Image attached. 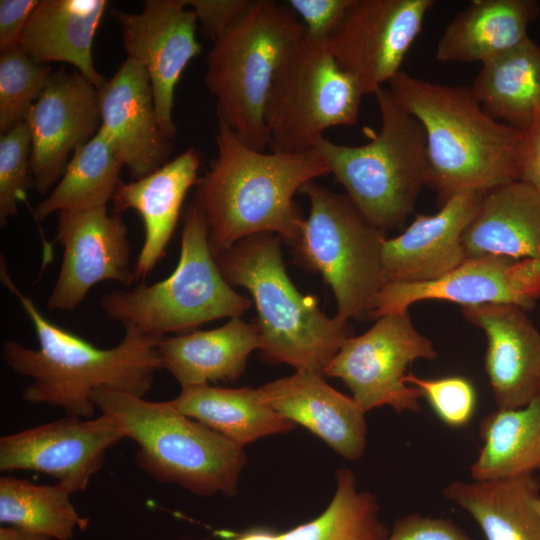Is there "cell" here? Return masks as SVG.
Returning <instances> with one entry per match:
<instances>
[{"mask_svg":"<svg viewBox=\"0 0 540 540\" xmlns=\"http://www.w3.org/2000/svg\"><path fill=\"white\" fill-rule=\"evenodd\" d=\"M462 242L467 258L501 255L540 261V192L520 180L485 192Z\"/></svg>","mask_w":540,"mask_h":540,"instance_id":"603a6c76","label":"cell"},{"mask_svg":"<svg viewBox=\"0 0 540 540\" xmlns=\"http://www.w3.org/2000/svg\"><path fill=\"white\" fill-rule=\"evenodd\" d=\"M374 95L381 126L369 143L347 146L324 137L315 149L355 207L385 231L403 226L427 185V147L421 123L388 88Z\"/></svg>","mask_w":540,"mask_h":540,"instance_id":"52a82bcc","label":"cell"},{"mask_svg":"<svg viewBox=\"0 0 540 540\" xmlns=\"http://www.w3.org/2000/svg\"><path fill=\"white\" fill-rule=\"evenodd\" d=\"M0 280L18 299L39 341V349L12 340L2 347L7 366L31 379L23 390L24 400L61 408L67 416L91 419L96 410L91 393L96 388L104 386L138 397L150 391L155 373L163 368L158 351L161 337L126 328L117 346L95 347L49 321L14 284L3 255Z\"/></svg>","mask_w":540,"mask_h":540,"instance_id":"6da1fadb","label":"cell"},{"mask_svg":"<svg viewBox=\"0 0 540 540\" xmlns=\"http://www.w3.org/2000/svg\"><path fill=\"white\" fill-rule=\"evenodd\" d=\"M63 485H37L12 476L0 478V522L52 539L69 540L85 527Z\"/></svg>","mask_w":540,"mask_h":540,"instance_id":"1f68e13d","label":"cell"},{"mask_svg":"<svg viewBox=\"0 0 540 540\" xmlns=\"http://www.w3.org/2000/svg\"><path fill=\"white\" fill-rule=\"evenodd\" d=\"M436 357L432 341L415 328L408 311L390 313L347 339L323 375L341 379L366 412L389 406L397 413H416L423 396L405 382L407 368L416 360Z\"/></svg>","mask_w":540,"mask_h":540,"instance_id":"8fae6325","label":"cell"},{"mask_svg":"<svg viewBox=\"0 0 540 540\" xmlns=\"http://www.w3.org/2000/svg\"><path fill=\"white\" fill-rule=\"evenodd\" d=\"M123 163L105 136L98 133L79 147L51 193L33 209L41 221L55 212H80L104 207L122 182Z\"/></svg>","mask_w":540,"mask_h":540,"instance_id":"4dcf8cb0","label":"cell"},{"mask_svg":"<svg viewBox=\"0 0 540 540\" xmlns=\"http://www.w3.org/2000/svg\"><path fill=\"white\" fill-rule=\"evenodd\" d=\"M540 297V261L484 255L466 260L443 277L426 282H388L375 297L369 316L408 311L413 303L443 300L462 307L510 304L525 311Z\"/></svg>","mask_w":540,"mask_h":540,"instance_id":"4fadbf2b","label":"cell"},{"mask_svg":"<svg viewBox=\"0 0 540 540\" xmlns=\"http://www.w3.org/2000/svg\"><path fill=\"white\" fill-rule=\"evenodd\" d=\"M405 382L421 391L437 417L447 426L462 428L472 420L477 396L473 384L465 377L429 379L407 373Z\"/></svg>","mask_w":540,"mask_h":540,"instance_id":"d590c367","label":"cell"},{"mask_svg":"<svg viewBox=\"0 0 540 540\" xmlns=\"http://www.w3.org/2000/svg\"><path fill=\"white\" fill-rule=\"evenodd\" d=\"M299 192L308 198L310 211L294 245L297 260L319 272L331 287L337 317L348 321L369 314L387 283L382 267L384 231L370 223L347 195L315 180Z\"/></svg>","mask_w":540,"mask_h":540,"instance_id":"9c48e42d","label":"cell"},{"mask_svg":"<svg viewBox=\"0 0 540 540\" xmlns=\"http://www.w3.org/2000/svg\"><path fill=\"white\" fill-rule=\"evenodd\" d=\"M363 96L328 42L304 32L284 55L271 83L265 106L269 147L283 153L315 150L328 128L357 122Z\"/></svg>","mask_w":540,"mask_h":540,"instance_id":"30bf717a","label":"cell"},{"mask_svg":"<svg viewBox=\"0 0 540 540\" xmlns=\"http://www.w3.org/2000/svg\"><path fill=\"white\" fill-rule=\"evenodd\" d=\"M470 88L489 115L524 130L540 110V46L529 38L485 61Z\"/></svg>","mask_w":540,"mask_h":540,"instance_id":"f1b7e54d","label":"cell"},{"mask_svg":"<svg viewBox=\"0 0 540 540\" xmlns=\"http://www.w3.org/2000/svg\"><path fill=\"white\" fill-rule=\"evenodd\" d=\"M484 192L454 195L432 215L418 214L400 235L385 239L382 267L386 282L439 279L466 260L463 234L476 216Z\"/></svg>","mask_w":540,"mask_h":540,"instance_id":"d6986e66","label":"cell"},{"mask_svg":"<svg viewBox=\"0 0 540 540\" xmlns=\"http://www.w3.org/2000/svg\"><path fill=\"white\" fill-rule=\"evenodd\" d=\"M433 5V0H353L328 48L363 94H374L401 71Z\"/></svg>","mask_w":540,"mask_h":540,"instance_id":"7c38bea8","label":"cell"},{"mask_svg":"<svg viewBox=\"0 0 540 540\" xmlns=\"http://www.w3.org/2000/svg\"><path fill=\"white\" fill-rule=\"evenodd\" d=\"M280 416L297 423L349 461L360 459L367 444L366 411L333 387L323 375L295 370L259 388Z\"/></svg>","mask_w":540,"mask_h":540,"instance_id":"44dd1931","label":"cell"},{"mask_svg":"<svg viewBox=\"0 0 540 540\" xmlns=\"http://www.w3.org/2000/svg\"><path fill=\"white\" fill-rule=\"evenodd\" d=\"M124 437L117 421L66 416L0 439V470H32L54 477L71 493L86 489L106 451Z\"/></svg>","mask_w":540,"mask_h":540,"instance_id":"9a60e30c","label":"cell"},{"mask_svg":"<svg viewBox=\"0 0 540 540\" xmlns=\"http://www.w3.org/2000/svg\"><path fill=\"white\" fill-rule=\"evenodd\" d=\"M251 301L222 275L210 247L207 219L192 201L184 211L180 257L173 273L152 285L107 293L100 307L125 329L163 337L216 319L241 317Z\"/></svg>","mask_w":540,"mask_h":540,"instance_id":"ba28073f","label":"cell"},{"mask_svg":"<svg viewBox=\"0 0 540 540\" xmlns=\"http://www.w3.org/2000/svg\"><path fill=\"white\" fill-rule=\"evenodd\" d=\"M25 122L31 133L33 188L46 195L64 174L73 153L100 129L98 89L78 71L53 72Z\"/></svg>","mask_w":540,"mask_h":540,"instance_id":"2e32d148","label":"cell"},{"mask_svg":"<svg viewBox=\"0 0 540 540\" xmlns=\"http://www.w3.org/2000/svg\"><path fill=\"white\" fill-rule=\"evenodd\" d=\"M199 167V153L188 148L153 173L121 182L116 189L113 213L134 209L144 224V242L133 269L134 280L146 277L164 257L186 194L198 180Z\"/></svg>","mask_w":540,"mask_h":540,"instance_id":"7402d4cb","label":"cell"},{"mask_svg":"<svg viewBox=\"0 0 540 540\" xmlns=\"http://www.w3.org/2000/svg\"><path fill=\"white\" fill-rule=\"evenodd\" d=\"M280 534L267 530H253L239 535L234 540H280Z\"/></svg>","mask_w":540,"mask_h":540,"instance_id":"7bdbcfd3","label":"cell"},{"mask_svg":"<svg viewBox=\"0 0 540 540\" xmlns=\"http://www.w3.org/2000/svg\"><path fill=\"white\" fill-rule=\"evenodd\" d=\"M259 346L257 324L233 317L219 328L163 336L158 351L163 368L184 387L237 380Z\"/></svg>","mask_w":540,"mask_h":540,"instance_id":"d4e9b609","label":"cell"},{"mask_svg":"<svg viewBox=\"0 0 540 540\" xmlns=\"http://www.w3.org/2000/svg\"><path fill=\"white\" fill-rule=\"evenodd\" d=\"M31 133L25 121L0 137V223L14 217L26 193L33 188L30 167Z\"/></svg>","mask_w":540,"mask_h":540,"instance_id":"e575fe53","label":"cell"},{"mask_svg":"<svg viewBox=\"0 0 540 540\" xmlns=\"http://www.w3.org/2000/svg\"><path fill=\"white\" fill-rule=\"evenodd\" d=\"M91 400L138 444L136 463L155 480L198 496L238 493L244 447L181 414L170 400L148 401L104 386L93 390Z\"/></svg>","mask_w":540,"mask_h":540,"instance_id":"5b68a950","label":"cell"},{"mask_svg":"<svg viewBox=\"0 0 540 540\" xmlns=\"http://www.w3.org/2000/svg\"><path fill=\"white\" fill-rule=\"evenodd\" d=\"M52 538L16 526H2L0 540H51Z\"/></svg>","mask_w":540,"mask_h":540,"instance_id":"b9f144b4","label":"cell"},{"mask_svg":"<svg viewBox=\"0 0 540 540\" xmlns=\"http://www.w3.org/2000/svg\"><path fill=\"white\" fill-rule=\"evenodd\" d=\"M534 506L540 515V495L534 500Z\"/></svg>","mask_w":540,"mask_h":540,"instance_id":"ee69618b","label":"cell"},{"mask_svg":"<svg viewBox=\"0 0 540 540\" xmlns=\"http://www.w3.org/2000/svg\"><path fill=\"white\" fill-rule=\"evenodd\" d=\"M336 491L313 520L280 534V540H385L389 530L379 517L376 497L356 489L352 470L336 471Z\"/></svg>","mask_w":540,"mask_h":540,"instance_id":"d6a6232c","label":"cell"},{"mask_svg":"<svg viewBox=\"0 0 540 540\" xmlns=\"http://www.w3.org/2000/svg\"><path fill=\"white\" fill-rule=\"evenodd\" d=\"M483 442L470 468L474 481L540 472V395L515 409H496L479 425Z\"/></svg>","mask_w":540,"mask_h":540,"instance_id":"f546056e","label":"cell"},{"mask_svg":"<svg viewBox=\"0 0 540 540\" xmlns=\"http://www.w3.org/2000/svg\"><path fill=\"white\" fill-rule=\"evenodd\" d=\"M442 494L474 519L486 540H540V515L534 506L540 483L535 474L454 481Z\"/></svg>","mask_w":540,"mask_h":540,"instance_id":"4316f807","label":"cell"},{"mask_svg":"<svg viewBox=\"0 0 540 540\" xmlns=\"http://www.w3.org/2000/svg\"><path fill=\"white\" fill-rule=\"evenodd\" d=\"M385 540H477L453 520L410 513L395 520Z\"/></svg>","mask_w":540,"mask_h":540,"instance_id":"74e56055","label":"cell"},{"mask_svg":"<svg viewBox=\"0 0 540 540\" xmlns=\"http://www.w3.org/2000/svg\"><path fill=\"white\" fill-rule=\"evenodd\" d=\"M487 340L485 371L497 409H515L540 395V332L526 311L510 304L462 307Z\"/></svg>","mask_w":540,"mask_h":540,"instance_id":"ffe728a7","label":"cell"},{"mask_svg":"<svg viewBox=\"0 0 540 540\" xmlns=\"http://www.w3.org/2000/svg\"><path fill=\"white\" fill-rule=\"evenodd\" d=\"M216 144L217 155L197 180L194 197L207 219L213 254L260 233L294 246L305 220L294 196L330 173L320 153L254 150L220 122Z\"/></svg>","mask_w":540,"mask_h":540,"instance_id":"7a4b0ae2","label":"cell"},{"mask_svg":"<svg viewBox=\"0 0 540 540\" xmlns=\"http://www.w3.org/2000/svg\"><path fill=\"white\" fill-rule=\"evenodd\" d=\"M127 233L121 215H109L107 206L58 213L57 239L64 253L47 308L72 311L104 280L133 283Z\"/></svg>","mask_w":540,"mask_h":540,"instance_id":"e0dca14e","label":"cell"},{"mask_svg":"<svg viewBox=\"0 0 540 540\" xmlns=\"http://www.w3.org/2000/svg\"><path fill=\"white\" fill-rule=\"evenodd\" d=\"M99 131L128 169L132 180L141 179L163 165L173 152L162 132L146 69L127 58L112 78L98 89Z\"/></svg>","mask_w":540,"mask_h":540,"instance_id":"ac0fdd59","label":"cell"},{"mask_svg":"<svg viewBox=\"0 0 540 540\" xmlns=\"http://www.w3.org/2000/svg\"><path fill=\"white\" fill-rule=\"evenodd\" d=\"M170 401L181 414L241 447L295 428L294 423L273 410L259 388H222L210 384L184 386Z\"/></svg>","mask_w":540,"mask_h":540,"instance_id":"83f0119b","label":"cell"},{"mask_svg":"<svg viewBox=\"0 0 540 540\" xmlns=\"http://www.w3.org/2000/svg\"><path fill=\"white\" fill-rule=\"evenodd\" d=\"M107 5L106 0H41L19 46L37 62L73 65L99 89L106 80L95 68L92 46Z\"/></svg>","mask_w":540,"mask_h":540,"instance_id":"cb8c5ba5","label":"cell"},{"mask_svg":"<svg viewBox=\"0 0 540 540\" xmlns=\"http://www.w3.org/2000/svg\"><path fill=\"white\" fill-rule=\"evenodd\" d=\"M38 0L0 1V51L19 46L29 17Z\"/></svg>","mask_w":540,"mask_h":540,"instance_id":"60d3db41","label":"cell"},{"mask_svg":"<svg viewBox=\"0 0 540 540\" xmlns=\"http://www.w3.org/2000/svg\"><path fill=\"white\" fill-rule=\"evenodd\" d=\"M305 27L288 5L251 0L246 12L213 44L204 81L218 121L254 150L269 137L265 106L275 72Z\"/></svg>","mask_w":540,"mask_h":540,"instance_id":"8992f818","label":"cell"},{"mask_svg":"<svg viewBox=\"0 0 540 540\" xmlns=\"http://www.w3.org/2000/svg\"><path fill=\"white\" fill-rule=\"evenodd\" d=\"M388 85L425 131L427 186L440 206L459 193H485L518 180L523 131L489 115L470 87L429 82L404 71Z\"/></svg>","mask_w":540,"mask_h":540,"instance_id":"3957f363","label":"cell"},{"mask_svg":"<svg viewBox=\"0 0 540 540\" xmlns=\"http://www.w3.org/2000/svg\"><path fill=\"white\" fill-rule=\"evenodd\" d=\"M522 131L517 151L518 180L540 192V110Z\"/></svg>","mask_w":540,"mask_h":540,"instance_id":"ab89813d","label":"cell"},{"mask_svg":"<svg viewBox=\"0 0 540 540\" xmlns=\"http://www.w3.org/2000/svg\"><path fill=\"white\" fill-rule=\"evenodd\" d=\"M287 3L301 17L308 37L328 42L353 0H289Z\"/></svg>","mask_w":540,"mask_h":540,"instance_id":"8d00e7d4","label":"cell"},{"mask_svg":"<svg viewBox=\"0 0 540 540\" xmlns=\"http://www.w3.org/2000/svg\"><path fill=\"white\" fill-rule=\"evenodd\" d=\"M200 22L201 35L215 42L248 9L251 0H185Z\"/></svg>","mask_w":540,"mask_h":540,"instance_id":"f35d334b","label":"cell"},{"mask_svg":"<svg viewBox=\"0 0 540 540\" xmlns=\"http://www.w3.org/2000/svg\"><path fill=\"white\" fill-rule=\"evenodd\" d=\"M49 64L31 58L20 46L0 54V133L25 121L32 105L48 85Z\"/></svg>","mask_w":540,"mask_h":540,"instance_id":"836d02e7","label":"cell"},{"mask_svg":"<svg viewBox=\"0 0 540 540\" xmlns=\"http://www.w3.org/2000/svg\"><path fill=\"white\" fill-rule=\"evenodd\" d=\"M121 27L128 57L147 71L163 134L173 140L176 85L202 46L196 40L197 18L185 0H146L140 13L112 10Z\"/></svg>","mask_w":540,"mask_h":540,"instance_id":"5bb4252c","label":"cell"},{"mask_svg":"<svg viewBox=\"0 0 540 540\" xmlns=\"http://www.w3.org/2000/svg\"><path fill=\"white\" fill-rule=\"evenodd\" d=\"M539 12L535 0L472 1L444 28L436 59L484 63L528 40V28Z\"/></svg>","mask_w":540,"mask_h":540,"instance_id":"484cf974","label":"cell"},{"mask_svg":"<svg viewBox=\"0 0 540 540\" xmlns=\"http://www.w3.org/2000/svg\"><path fill=\"white\" fill-rule=\"evenodd\" d=\"M281 242L273 233L255 234L214 257L228 283L245 288L253 298L262 357L323 375L353 336L352 328L348 321L324 314L314 296L297 290L285 269Z\"/></svg>","mask_w":540,"mask_h":540,"instance_id":"277c9868","label":"cell"}]
</instances>
